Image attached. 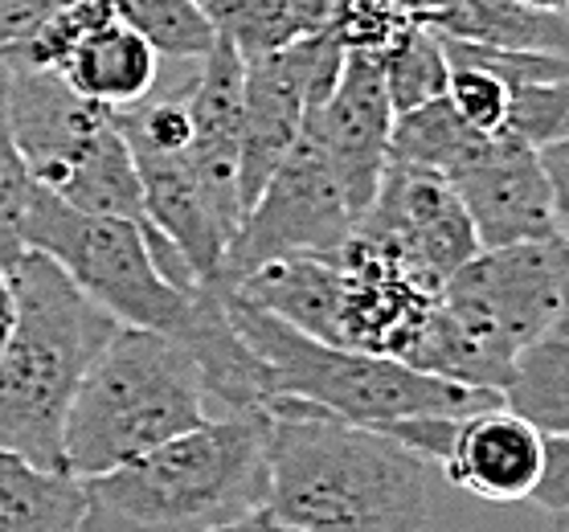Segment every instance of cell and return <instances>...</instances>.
<instances>
[{"label": "cell", "mask_w": 569, "mask_h": 532, "mask_svg": "<svg viewBox=\"0 0 569 532\" xmlns=\"http://www.w3.org/2000/svg\"><path fill=\"white\" fill-rule=\"evenodd\" d=\"M267 512L303 532H422L427 459L299 398L267 405Z\"/></svg>", "instance_id": "cell-1"}, {"label": "cell", "mask_w": 569, "mask_h": 532, "mask_svg": "<svg viewBox=\"0 0 569 532\" xmlns=\"http://www.w3.org/2000/svg\"><path fill=\"white\" fill-rule=\"evenodd\" d=\"M82 488V532L226 529L267 504V410L209 418Z\"/></svg>", "instance_id": "cell-2"}, {"label": "cell", "mask_w": 569, "mask_h": 532, "mask_svg": "<svg viewBox=\"0 0 569 532\" xmlns=\"http://www.w3.org/2000/svg\"><path fill=\"white\" fill-rule=\"evenodd\" d=\"M9 279L17 315L0 352V451L21 454L33 468L66 471V418L119 320L38 250H26Z\"/></svg>", "instance_id": "cell-3"}, {"label": "cell", "mask_w": 569, "mask_h": 532, "mask_svg": "<svg viewBox=\"0 0 569 532\" xmlns=\"http://www.w3.org/2000/svg\"><path fill=\"white\" fill-rule=\"evenodd\" d=\"M569 312V242H520L479 250L442 283L410 369L471 390H505L517 352Z\"/></svg>", "instance_id": "cell-4"}, {"label": "cell", "mask_w": 569, "mask_h": 532, "mask_svg": "<svg viewBox=\"0 0 569 532\" xmlns=\"http://www.w3.org/2000/svg\"><path fill=\"white\" fill-rule=\"evenodd\" d=\"M209 422L201 364L181 340L119 324L74 393L62 459L74 480L128 468Z\"/></svg>", "instance_id": "cell-5"}, {"label": "cell", "mask_w": 569, "mask_h": 532, "mask_svg": "<svg viewBox=\"0 0 569 532\" xmlns=\"http://www.w3.org/2000/svg\"><path fill=\"white\" fill-rule=\"evenodd\" d=\"M226 312L238 337L247 340V349L267 369L274 398H299L345 422L381 426V422L422 414H476L505 402L496 390H471L459 381L418 373L393 357L316 340L279 315L247 303L242 295H233L230 287H226Z\"/></svg>", "instance_id": "cell-6"}, {"label": "cell", "mask_w": 569, "mask_h": 532, "mask_svg": "<svg viewBox=\"0 0 569 532\" xmlns=\"http://www.w3.org/2000/svg\"><path fill=\"white\" fill-rule=\"evenodd\" d=\"M152 225L128 218H107L66 205L62 197L33 184L26 213V250H38L70 274V283L91 295L107 315L128 328H152L172 340H184L193 328L201 287L181 291L156 267Z\"/></svg>", "instance_id": "cell-7"}, {"label": "cell", "mask_w": 569, "mask_h": 532, "mask_svg": "<svg viewBox=\"0 0 569 532\" xmlns=\"http://www.w3.org/2000/svg\"><path fill=\"white\" fill-rule=\"evenodd\" d=\"M357 225L361 218L352 213L332 160L311 135H299L259 201L247 209L218 283L233 287L242 274L296 254H337L357 234Z\"/></svg>", "instance_id": "cell-8"}, {"label": "cell", "mask_w": 569, "mask_h": 532, "mask_svg": "<svg viewBox=\"0 0 569 532\" xmlns=\"http://www.w3.org/2000/svg\"><path fill=\"white\" fill-rule=\"evenodd\" d=\"M365 234L381 238L401 259H410L418 271L447 283L459 267L479 254L476 225L467 218L455 184L439 172L410 169V164H386L381 189L373 205L361 218Z\"/></svg>", "instance_id": "cell-9"}, {"label": "cell", "mask_w": 569, "mask_h": 532, "mask_svg": "<svg viewBox=\"0 0 569 532\" xmlns=\"http://www.w3.org/2000/svg\"><path fill=\"white\" fill-rule=\"evenodd\" d=\"M0 66H4V107L17 152L26 160L33 184L53 193L87 160L94 143L116 128V111L82 99L53 70Z\"/></svg>", "instance_id": "cell-10"}, {"label": "cell", "mask_w": 569, "mask_h": 532, "mask_svg": "<svg viewBox=\"0 0 569 532\" xmlns=\"http://www.w3.org/2000/svg\"><path fill=\"white\" fill-rule=\"evenodd\" d=\"M393 119L398 116L389 103L386 74H381L377 53L349 50L332 99L320 111H311L308 123H303V135H311L323 148V157L332 160L357 218L369 213L377 189H381Z\"/></svg>", "instance_id": "cell-11"}, {"label": "cell", "mask_w": 569, "mask_h": 532, "mask_svg": "<svg viewBox=\"0 0 569 532\" xmlns=\"http://www.w3.org/2000/svg\"><path fill=\"white\" fill-rule=\"evenodd\" d=\"M451 184L476 225L479 250L561 238L541 152L525 140L492 135L479 160H471L463 172H455Z\"/></svg>", "instance_id": "cell-12"}, {"label": "cell", "mask_w": 569, "mask_h": 532, "mask_svg": "<svg viewBox=\"0 0 569 532\" xmlns=\"http://www.w3.org/2000/svg\"><path fill=\"white\" fill-rule=\"evenodd\" d=\"M439 468L459 492L479 500H532L545 468V434L505 402L476 414H455Z\"/></svg>", "instance_id": "cell-13"}, {"label": "cell", "mask_w": 569, "mask_h": 532, "mask_svg": "<svg viewBox=\"0 0 569 532\" xmlns=\"http://www.w3.org/2000/svg\"><path fill=\"white\" fill-rule=\"evenodd\" d=\"M242 94H247V58L221 41L201 58V74L189 87L193 111V143L189 164L206 184L209 201L233 225H242V197H238V164H242Z\"/></svg>", "instance_id": "cell-14"}, {"label": "cell", "mask_w": 569, "mask_h": 532, "mask_svg": "<svg viewBox=\"0 0 569 532\" xmlns=\"http://www.w3.org/2000/svg\"><path fill=\"white\" fill-rule=\"evenodd\" d=\"M230 291L262 312L287 320L299 332H308V337L340 344V303H345L340 250L337 254H296V259L267 262L259 271L242 274Z\"/></svg>", "instance_id": "cell-15"}, {"label": "cell", "mask_w": 569, "mask_h": 532, "mask_svg": "<svg viewBox=\"0 0 569 532\" xmlns=\"http://www.w3.org/2000/svg\"><path fill=\"white\" fill-rule=\"evenodd\" d=\"M160 53L148 46V41L119 21V13L111 21L87 33L82 46H78L66 66L58 70L70 87H74L82 99H91L99 107H111V111H128V107L143 103L156 87V62Z\"/></svg>", "instance_id": "cell-16"}, {"label": "cell", "mask_w": 569, "mask_h": 532, "mask_svg": "<svg viewBox=\"0 0 569 532\" xmlns=\"http://www.w3.org/2000/svg\"><path fill=\"white\" fill-rule=\"evenodd\" d=\"M430 26L447 41H471L508 53H553L569 58V13L532 9L520 0H455L451 9L435 13Z\"/></svg>", "instance_id": "cell-17"}, {"label": "cell", "mask_w": 569, "mask_h": 532, "mask_svg": "<svg viewBox=\"0 0 569 532\" xmlns=\"http://www.w3.org/2000/svg\"><path fill=\"white\" fill-rule=\"evenodd\" d=\"M87 488L70 471L33 468L0 451V532H82Z\"/></svg>", "instance_id": "cell-18"}, {"label": "cell", "mask_w": 569, "mask_h": 532, "mask_svg": "<svg viewBox=\"0 0 569 532\" xmlns=\"http://www.w3.org/2000/svg\"><path fill=\"white\" fill-rule=\"evenodd\" d=\"M500 398L541 434H569V312L517 352Z\"/></svg>", "instance_id": "cell-19"}, {"label": "cell", "mask_w": 569, "mask_h": 532, "mask_svg": "<svg viewBox=\"0 0 569 532\" xmlns=\"http://www.w3.org/2000/svg\"><path fill=\"white\" fill-rule=\"evenodd\" d=\"M492 135L467 128V119L451 107V99H435L427 107H415L406 116L393 119L389 131V160L410 164V169L439 172L451 181L455 172H463L479 152L488 148Z\"/></svg>", "instance_id": "cell-20"}, {"label": "cell", "mask_w": 569, "mask_h": 532, "mask_svg": "<svg viewBox=\"0 0 569 532\" xmlns=\"http://www.w3.org/2000/svg\"><path fill=\"white\" fill-rule=\"evenodd\" d=\"M381 74H386V91L393 103V116H406L415 107H427L435 99H447V82H451V62L442 50V38L422 21L401 26L393 38L377 50Z\"/></svg>", "instance_id": "cell-21"}, {"label": "cell", "mask_w": 569, "mask_h": 532, "mask_svg": "<svg viewBox=\"0 0 569 532\" xmlns=\"http://www.w3.org/2000/svg\"><path fill=\"white\" fill-rule=\"evenodd\" d=\"M197 4L209 17L213 33L230 41L247 62L287 50L308 33L291 0H197Z\"/></svg>", "instance_id": "cell-22"}, {"label": "cell", "mask_w": 569, "mask_h": 532, "mask_svg": "<svg viewBox=\"0 0 569 532\" xmlns=\"http://www.w3.org/2000/svg\"><path fill=\"white\" fill-rule=\"evenodd\" d=\"M116 13L164 58H206L218 46L197 0H116Z\"/></svg>", "instance_id": "cell-23"}, {"label": "cell", "mask_w": 569, "mask_h": 532, "mask_svg": "<svg viewBox=\"0 0 569 532\" xmlns=\"http://www.w3.org/2000/svg\"><path fill=\"white\" fill-rule=\"evenodd\" d=\"M29 197H33V177L13 143L9 107H4V66H0V271H13L26 254Z\"/></svg>", "instance_id": "cell-24"}, {"label": "cell", "mask_w": 569, "mask_h": 532, "mask_svg": "<svg viewBox=\"0 0 569 532\" xmlns=\"http://www.w3.org/2000/svg\"><path fill=\"white\" fill-rule=\"evenodd\" d=\"M447 62H451L447 99L467 119V128L483 131V135H505L508 111H512V87L476 62H463V58H451V53H447Z\"/></svg>", "instance_id": "cell-25"}, {"label": "cell", "mask_w": 569, "mask_h": 532, "mask_svg": "<svg viewBox=\"0 0 569 532\" xmlns=\"http://www.w3.org/2000/svg\"><path fill=\"white\" fill-rule=\"evenodd\" d=\"M505 135L525 140L529 148L569 140V79L512 87V111H508Z\"/></svg>", "instance_id": "cell-26"}, {"label": "cell", "mask_w": 569, "mask_h": 532, "mask_svg": "<svg viewBox=\"0 0 569 532\" xmlns=\"http://www.w3.org/2000/svg\"><path fill=\"white\" fill-rule=\"evenodd\" d=\"M529 504L545 508L549 516L569 508V434H545V468L541 483Z\"/></svg>", "instance_id": "cell-27"}, {"label": "cell", "mask_w": 569, "mask_h": 532, "mask_svg": "<svg viewBox=\"0 0 569 532\" xmlns=\"http://www.w3.org/2000/svg\"><path fill=\"white\" fill-rule=\"evenodd\" d=\"M58 4L62 0H0V53L21 46Z\"/></svg>", "instance_id": "cell-28"}, {"label": "cell", "mask_w": 569, "mask_h": 532, "mask_svg": "<svg viewBox=\"0 0 569 532\" xmlns=\"http://www.w3.org/2000/svg\"><path fill=\"white\" fill-rule=\"evenodd\" d=\"M541 164L553 189V213H557V234L569 242V140L541 148Z\"/></svg>", "instance_id": "cell-29"}, {"label": "cell", "mask_w": 569, "mask_h": 532, "mask_svg": "<svg viewBox=\"0 0 569 532\" xmlns=\"http://www.w3.org/2000/svg\"><path fill=\"white\" fill-rule=\"evenodd\" d=\"M291 4H296V13L308 33H320V29L332 26L340 9V0H291Z\"/></svg>", "instance_id": "cell-30"}, {"label": "cell", "mask_w": 569, "mask_h": 532, "mask_svg": "<svg viewBox=\"0 0 569 532\" xmlns=\"http://www.w3.org/2000/svg\"><path fill=\"white\" fill-rule=\"evenodd\" d=\"M213 532H303V529H296V524H283V520H274L267 508H259V512H250V516L233 520V524H226V529H213Z\"/></svg>", "instance_id": "cell-31"}, {"label": "cell", "mask_w": 569, "mask_h": 532, "mask_svg": "<svg viewBox=\"0 0 569 532\" xmlns=\"http://www.w3.org/2000/svg\"><path fill=\"white\" fill-rule=\"evenodd\" d=\"M13 315H17L13 279H9V271H0V352H4V340H9V332H13Z\"/></svg>", "instance_id": "cell-32"}, {"label": "cell", "mask_w": 569, "mask_h": 532, "mask_svg": "<svg viewBox=\"0 0 569 532\" xmlns=\"http://www.w3.org/2000/svg\"><path fill=\"white\" fill-rule=\"evenodd\" d=\"M520 4H532V9H549V13H569V0H520Z\"/></svg>", "instance_id": "cell-33"}, {"label": "cell", "mask_w": 569, "mask_h": 532, "mask_svg": "<svg viewBox=\"0 0 569 532\" xmlns=\"http://www.w3.org/2000/svg\"><path fill=\"white\" fill-rule=\"evenodd\" d=\"M553 532H569V508L553 516Z\"/></svg>", "instance_id": "cell-34"}]
</instances>
